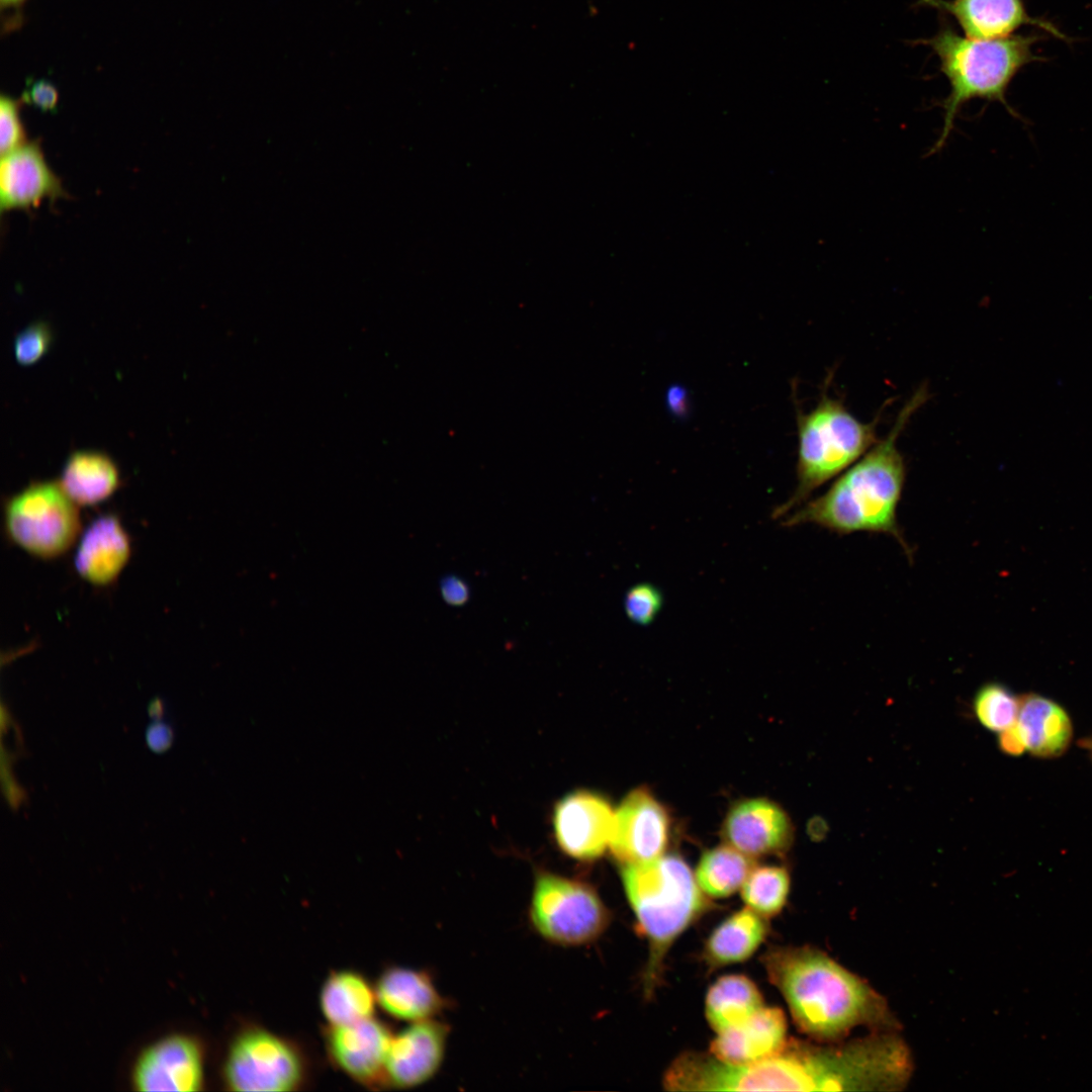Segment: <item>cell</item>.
<instances>
[{
  "instance_id": "cell-1",
  "label": "cell",
  "mask_w": 1092,
  "mask_h": 1092,
  "mask_svg": "<svg viewBox=\"0 0 1092 1092\" xmlns=\"http://www.w3.org/2000/svg\"><path fill=\"white\" fill-rule=\"evenodd\" d=\"M763 964L799 1029L815 1039L840 1040L861 1025L874 1031L899 1028L885 998L820 949L779 947Z\"/></svg>"
},
{
  "instance_id": "cell-2",
  "label": "cell",
  "mask_w": 1092,
  "mask_h": 1092,
  "mask_svg": "<svg viewBox=\"0 0 1092 1092\" xmlns=\"http://www.w3.org/2000/svg\"><path fill=\"white\" fill-rule=\"evenodd\" d=\"M926 386L919 387L900 410L888 434L852 466L846 469L825 493L801 505L783 518L782 525L812 524L838 535L871 532L893 536L911 558L897 521L906 466L898 440L912 416L928 399Z\"/></svg>"
},
{
  "instance_id": "cell-3",
  "label": "cell",
  "mask_w": 1092,
  "mask_h": 1092,
  "mask_svg": "<svg viewBox=\"0 0 1092 1092\" xmlns=\"http://www.w3.org/2000/svg\"><path fill=\"white\" fill-rule=\"evenodd\" d=\"M1038 39L1040 37L1037 35L1019 34L1001 38H973L959 34L944 22L933 36L921 40L937 57L940 71L949 84V93L941 104V131L930 154L944 147L958 114L971 100L998 101L1016 116L1006 100V92L1024 66L1044 60L1032 51Z\"/></svg>"
},
{
  "instance_id": "cell-4",
  "label": "cell",
  "mask_w": 1092,
  "mask_h": 1092,
  "mask_svg": "<svg viewBox=\"0 0 1092 1092\" xmlns=\"http://www.w3.org/2000/svg\"><path fill=\"white\" fill-rule=\"evenodd\" d=\"M621 876L638 928L649 945L645 973L648 993L657 980L667 949L707 903L696 876L675 854L623 864Z\"/></svg>"
},
{
  "instance_id": "cell-5",
  "label": "cell",
  "mask_w": 1092,
  "mask_h": 1092,
  "mask_svg": "<svg viewBox=\"0 0 1092 1092\" xmlns=\"http://www.w3.org/2000/svg\"><path fill=\"white\" fill-rule=\"evenodd\" d=\"M878 417L870 423L855 418L840 398L828 394L827 386L814 408L798 411L797 486L772 511V519H783L858 461L878 442Z\"/></svg>"
},
{
  "instance_id": "cell-6",
  "label": "cell",
  "mask_w": 1092,
  "mask_h": 1092,
  "mask_svg": "<svg viewBox=\"0 0 1092 1092\" xmlns=\"http://www.w3.org/2000/svg\"><path fill=\"white\" fill-rule=\"evenodd\" d=\"M4 527L9 539L24 551L55 558L80 535L78 505L58 481H33L6 500Z\"/></svg>"
},
{
  "instance_id": "cell-7",
  "label": "cell",
  "mask_w": 1092,
  "mask_h": 1092,
  "mask_svg": "<svg viewBox=\"0 0 1092 1092\" xmlns=\"http://www.w3.org/2000/svg\"><path fill=\"white\" fill-rule=\"evenodd\" d=\"M307 1060L299 1045L266 1027L250 1024L230 1042L222 1067L232 1091H296L307 1082Z\"/></svg>"
},
{
  "instance_id": "cell-8",
  "label": "cell",
  "mask_w": 1092,
  "mask_h": 1092,
  "mask_svg": "<svg viewBox=\"0 0 1092 1092\" xmlns=\"http://www.w3.org/2000/svg\"><path fill=\"white\" fill-rule=\"evenodd\" d=\"M529 917L544 939L563 946L592 942L606 930L611 919L592 886L545 872L536 877Z\"/></svg>"
},
{
  "instance_id": "cell-9",
  "label": "cell",
  "mask_w": 1092,
  "mask_h": 1092,
  "mask_svg": "<svg viewBox=\"0 0 1092 1092\" xmlns=\"http://www.w3.org/2000/svg\"><path fill=\"white\" fill-rule=\"evenodd\" d=\"M386 1023L372 1016L349 1024L329 1025L324 1042L332 1064L370 1089L386 1087L385 1067L392 1039Z\"/></svg>"
},
{
  "instance_id": "cell-10",
  "label": "cell",
  "mask_w": 1092,
  "mask_h": 1092,
  "mask_svg": "<svg viewBox=\"0 0 1092 1092\" xmlns=\"http://www.w3.org/2000/svg\"><path fill=\"white\" fill-rule=\"evenodd\" d=\"M669 826L664 807L647 789L638 788L626 796L615 813L611 850L623 864L657 858L667 846Z\"/></svg>"
},
{
  "instance_id": "cell-11",
  "label": "cell",
  "mask_w": 1092,
  "mask_h": 1092,
  "mask_svg": "<svg viewBox=\"0 0 1092 1092\" xmlns=\"http://www.w3.org/2000/svg\"><path fill=\"white\" fill-rule=\"evenodd\" d=\"M615 812L602 796L579 791L565 796L555 806L553 827L556 841L568 856L592 860L610 846Z\"/></svg>"
},
{
  "instance_id": "cell-12",
  "label": "cell",
  "mask_w": 1092,
  "mask_h": 1092,
  "mask_svg": "<svg viewBox=\"0 0 1092 1092\" xmlns=\"http://www.w3.org/2000/svg\"><path fill=\"white\" fill-rule=\"evenodd\" d=\"M204 1059L200 1044L192 1037L174 1034L148 1046L132 1070V1084L139 1091L192 1092L202 1088Z\"/></svg>"
},
{
  "instance_id": "cell-13",
  "label": "cell",
  "mask_w": 1092,
  "mask_h": 1092,
  "mask_svg": "<svg viewBox=\"0 0 1092 1092\" xmlns=\"http://www.w3.org/2000/svg\"><path fill=\"white\" fill-rule=\"evenodd\" d=\"M447 1026L435 1018L411 1022L393 1034L386 1060V1087L408 1089L429 1081L442 1065Z\"/></svg>"
},
{
  "instance_id": "cell-14",
  "label": "cell",
  "mask_w": 1092,
  "mask_h": 1092,
  "mask_svg": "<svg viewBox=\"0 0 1092 1092\" xmlns=\"http://www.w3.org/2000/svg\"><path fill=\"white\" fill-rule=\"evenodd\" d=\"M61 179L48 165L39 140L1 156V212L36 208L44 199L66 198Z\"/></svg>"
},
{
  "instance_id": "cell-15",
  "label": "cell",
  "mask_w": 1092,
  "mask_h": 1092,
  "mask_svg": "<svg viewBox=\"0 0 1092 1092\" xmlns=\"http://www.w3.org/2000/svg\"><path fill=\"white\" fill-rule=\"evenodd\" d=\"M725 842L754 858L781 854L793 841V825L786 811L764 798L737 802L722 828Z\"/></svg>"
},
{
  "instance_id": "cell-16",
  "label": "cell",
  "mask_w": 1092,
  "mask_h": 1092,
  "mask_svg": "<svg viewBox=\"0 0 1092 1092\" xmlns=\"http://www.w3.org/2000/svg\"><path fill=\"white\" fill-rule=\"evenodd\" d=\"M916 5L953 17L968 37H1007L1022 26L1033 25L1067 39L1053 23L1028 14L1024 0H917Z\"/></svg>"
},
{
  "instance_id": "cell-17",
  "label": "cell",
  "mask_w": 1092,
  "mask_h": 1092,
  "mask_svg": "<svg viewBox=\"0 0 1092 1092\" xmlns=\"http://www.w3.org/2000/svg\"><path fill=\"white\" fill-rule=\"evenodd\" d=\"M787 1020L778 1007H762L745 1022L718 1032L711 1054L732 1065H747L775 1057L787 1045Z\"/></svg>"
},
{
  "instance_id": "cell-18",
  "label": "cell",
  "mask_w": 1092,
  "mask_h": 1092,
  "mask_svg": "<svg viewBox=\"0 0 1092 1092\" xmlns=\"http://www.w3.org/2000/svg\"><path fill=\"white\" fill-rule=\"evenodd\" d=\"M130 552L129 536L119 519L114 515H102L82 532L74 565L83 579L104 586L119 576Z\"/></svg>"
},
{
  "instance_id": "cell-19",
  "label": "cell",
  "mask_w": 1092,
  "mask_h": 1092,
  "mask_svg": "<svg viewBox=\"0 0 1092 1092\" xmlns=\"http://www.w3.org/2000/svg\"><path fill=\"white\" fill-rule=\"evenodd\" d=\"M374 987L377 1004L395 1019L416 1022L435 1018L446 1006L432 978L422 970L388 967Z\"/></svg>"
},
{
  "instance_id": "cell-20",
  "label": "cell",
  "mask_w": 1092,
  "mask_h": 1092,
  "mask_svg": "<svg viewBox=\"0 0 1092 1092\" xmlns=\"http://www.w3.org/2000/svg\"><path fill=\"white\" fill-rule=\"evenodd\" d=\"M1026 751L1033 757L1054 759L1064 755L1073 740V723L1059 703L1029 693L1019 697L1015 720Z\"/></svg>"
},
{
  "instance_id": "cell-21",
  "label": "cell",
  "mask_w": 1092,
  "mask_h": 1092,
  "mask_svg": "<svg viewBox=\"0 0 1092 1092\" xmlns=\"http://www.w3.org/2000/svg\"><path fill=\"white\" fill-rule=\"evenodd\" d=\"M58 482L76 505L94 506L116 491L120 474L106 453L77 450L67 458Z\"/></svg>"
},
{
  "instance_id": "cell-22",
  "label": "cell",
  "mask_w": 1092,
  "mask_h": 1092,
  "mask_svg": "<svg viewBox=\"0 0 1092 1092\" xmlns=\"http://www.w3.org/2000/svg\"><path fill=\"white\" fill-rule=\"evenodd\" d=\"M375 987L360 973L333 971L320 992L321 1011L329 1025L349 1024L374 1016Z\"/></svg>"
},
{
  "instance_id": "cell-23",
  "label": "cell",
  "mask_w": 1092,
  "mask_h": 1092,
  "mask_svg": "<svg viewBox=\"0 0 1092 1092\" xmlns=\"http://www.w3.org/2000/svg\"><path fill=\"white\" fill-rule=\"evenodd\" d=\"M763 916L749 907L725 919L709 936L705 954L716 966H726L747 960L755 952L766 935Z\"/></svg>"
},
{
  "instance_id": "cell-24",
  "label": "cell",
  "mask_w": 1092,
  "mask_h": 1092,
  "mask_svg": "<svg viewBox=\"0 0 1092 1092\" xmlns=\"http://www.w3.org/2000/svg\"><path fill=\"white\" fill-rule=\"evenodd\" d=\"M763 1007L756 985L743 975L719 978L706 996L705 1013L716 1032L737 1026Z\"/></svg>"
},
{
  "instance_id": "cell-25",
  "label": "cell",
  "mask_w": 1092,
  "mask_h": 1092,
  "mask_svg": "<svg viewBox=\"0 0 1092 1092\" xmlns=\"http://www.w3.org/2000/svg\"><path fill=\"white\" fill-rule=\"evenodd\" d=\"M753 868L752 857L725 843L703 853L696 880L707 896L725 898L742 888Z\"/></svg>"
},
{
  "instance_id": "cell-26",
  "label": "cell",
  "mask_w": 1092,
  "mask_h": 1092,
  "mask_svg": "<svg viewBox=\"0 0 1092 1092\" xmlns=\"http://www.w3.org/2000/svg\"><path fill=\"white\" fill-rule=\"evenodd\" d=\"M789 891L790 876L785 868L754 867L741 888V897L747 907L770 917L784 908Z\"/></svg>"
},
{
  "instance_id": "cell-27",
  "label": "cell",
  "mask_w": 1092,
  "mask_h": 1092,
  "mask_svg": "<svg viewBox=\"0 0 1092 1092\" xmlns=\"http://www.w3.org/2000/svg\"><path fill=\"white\" fill-rule=\"evenodd\" d=\"M1018 709L1019 697L999 682L982 686L973 701L978 721L986 729L998 733L1015 722Z\"/></svg>"
},
{
  "instance_id": "cell-28",
  "label": "cell",
  "mask_w": 1092,
  "mask_h": 1092,
  "mask_svg": "<svg viewBox=\"0 0 1092 1092\" xmlns=\"http://www.w3.org/2000/svg\"><path fill=\"white\" fill-rule=\"evenodd\" d=\"M663 607V595L652 583L640 582L632 585L624 597V611L627 618L639 626L652 624Z\"/></svg>"
},
{
  "instance_id": "cell-29",
  "label": "cell",
  "mask_w": 1092,
  "mask_h": 1092,
  "mask_svg": "<svg viewBox=\"0 0 1092 1092\" xmlns=\"http://www.w3.org/2000/svg\"><path fill=\"white\" fill-rule=\"evenodd\" d=\"M53 341V330L48 323H31L14 339L13 353L16 362L22 366L35 364L49 352Z\"/></svg>"
},
{
  "instance_id": "cell-30",
  "label": "cell",
  "mask_w": 1092,
  "mask_h": 1092,
  "mask_svg": "<svg viewBox=\"0 0 1092 1092\" xmlns=\"http://www.w3.org/2000/svg\"><path fill=\"white\" fill-rule=\"evenodd\" d=\"M25 104L21 96L14 98L8 94L0 95V151L7 154L26 141L25 129L20 117V110Z\"/></svg>"
},
{
  "instance_id": "cell-31",
  "label": "cell",
  "mask_w": 1092,
  "mask_h": 1092,
  "mask_svg": "<svg viewBox=\"0 0 1092 1092\" xmlns=\"http://www.w3.org/2000/svg\"><path fill=\"white\" fill-rule=\"evenodd\" d=\"M20 96L25 104L42 112L56 113L58 110L59 91L52 82L46 79L28 80Z\"/></svg>"
},
{
  "instance_id": "cell-32",
  "label": "cell",
  "mask_w": 1092,
  "mask_h": 1092,
  "mask_svg": "<svg viewBox=\"0 0 1092 1092\" xmlns=\"http://www.w3.org/2000/svg\"><path fill=\"white\" fill-rule=\"evenodd\" d=\"M28 0H0L1 34L9 35L21 29L25 23V5Z\"/></svg>"
},
{
  "instance_id": "cell-33",
  "label": "cell",
  "mask_w": 1092,
  "mask_h": 1092,
  "mask_svg": "<svg viewBox=\"0 0 1092 1092\" xmlns=\"http://www.w3.org/2000/svg\"><path fill=\"white\" fill-rule=\"evenodd\" d=\"M440 593L443 600L454 607L463 606L470 597L468 584L456 575H446L441 579Z\"/></svg>"
},
{
  "instance_id": "cell-34",
  "label": "cell",
  "mask_w": 1092,
  "mask_h": 1092,
  "mask_svg": "<svg viewBox=\"0 0 1092 1092\" xmlns=\"http://www.w3.org/2000/svg\"><path fill=\"white\" fill-rule=\"evenodd\" d=\"M998 746L1003 753L1011 756H1018L1026 751L1024 742L1015 722L1008 728L999 732Z\"/></svg>"
},
{
  "instance_id": "cell-35",
  "label": "cell",
  "mask_w": 1092,
  "mask_h": 1092,
  "mask_svg": "<svg viewBox=\"0 0 1092 1092\" xmlns=\"http://www.w3.org/2000/svg\"><path fill=\"white\" fill-rule=\"evenodd\" d=\"M173 740V733L169 726L157 722L153 723L147 731L148 745L155 752H162L169 748Z\"/></svg>"
},
{
  "instance_id": "cell-36",
  "label": "cell",
  "mask_w": 1092,
  "mask_h": 1092,
  "mask_svg": "<svg viewBox=\"0 0 1092 1092\" xmlns=\"http://www.w3.org/2000/svg\"><path fill=\"white\" fill-rule=\"evenodd\" d=\"M8 767L2 763V781L5 794L11 806L18 807L24 798V794L20 791V788L15 784L13 775L10 771L9 762Z\"/></svg>"
},
{
  "instance_id": "cell-37",
  "label": "cell",
  "mask_w": 1092,
  "mask_h": 1092,
  "mask_svg": "<svg viewBox=\"0 0 1092 1092\" xmlns=\"http://www.w3.org/2000/svg\"><path fill=\"white\" fill-rule=\"evenodd\" d=\"M1078 745L1086 751L1092 761V734L1079 739Z\"/></svg>"
}]
</instances>
